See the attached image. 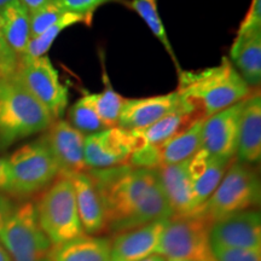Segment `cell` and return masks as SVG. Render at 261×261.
<instances>
[{"instance_id": "6da1fadb", "label": "cell", "mask_w": 261, "mask_h": 261, "mask_svg": "<svg viewBox=\"0 0 261 261\" xmlns=\"http://www.w3.org/2000/svg\"><path fill=\"white\" fill-rule=\"evenodd\" d=\"M102 197L107 230H133L173 217L156 169L129 165L87 169Z\"/></svg>"}, {"instance_id": "7a4b0ae2", "label": "cell", "mask_w": 261, "mask_h": 261, "mask_svg": "<svg viewBox=\"0 0 261 261\" xmlns=\"http://www.w3.org/2000/svg\"><path fill=\"white\" fill-rule=\"evenodd\" d=\"M175 91L181 103L202 119L242 102L252 94V87L248 86L227 57L205 69L180 70Z\"/></svg>"}, {"instance_id": "3957f363", "label": "cell", "mask_w": 261, "mask_h": 261, "mask_svg": "<svg viewBox=\"0 0 261 261\" xmlns=\"http://www.w3.org/2000/svg\"><path fill=\"white\" fill-rule=\"evenodd\" d=\"M47 109L14 75L0 77V145L44 132L54 122Z\"/></svg>"}, {"instance_id": "277c9868", "label": "cell", "mask_w": 261, "mask_h": 261, "mask_svg": "<svg viewBox=\"0 0 261 261\" xmlns=\"http://www.w3.org/2000/svg\"><path fill=\"white\" fill-rule=\"evenodd\" d=\"M260 200L261 184L256 171L233 160L213 194L195 214L212 225L240 212L255 210Z\"/></svg>"}, {"instance_id": "5b68a950", "label": "cell", "mask_w": 261, "mask_h": 261, "mask_svg": "<svg viewBox=\"0 0 261 261\" xmlns=\"http://www.w3.org/2000/svg\"><path fill=\"white\" fill-rule=\"evenodd\" d=\"M40 227L54 247L83 236L73 185L68 175L60 174L45 189L35 203Z\"/></svg>"}, {"instance_id": "8992f818", "label": "cell", "mask_w": 261, "mask_h": 261, "mask_svg": "<svg viewBox=\"0 0 261 261\" xmlns=\"http://www.w3.org/2000/svg\"><path fill=\"white\" fill-rule=\"evenodd\" d=\"M0 244L12 261H52L54 246L39 225L32 202L17 205L0 231Z\"/></svg>"}, {"instance_id": "52a82bcc", "label": "cell", "mask_w": 261, "mask_h": 261, "mask_svg": "<svg viewBox=\"0 0 261 261\" xmlns=\"http://www.w3.org/2000/svg\"><path fill=\"white\" fill-rule=\"evenodd\" d=\"M11 174L10 194L31 196L54 182L61 169L44 139L28 143L8 159Z\"/></svg>"}, {"instance_id": "ba28073f", "label": "cell", "mask_w": 261, "mask_h": 261, "mask_svg": "<svg viewBox=\"0 0 261 261\" xmlns=\"http://www.w3.org/2000/svg\"><path fill=\"white\" fill-rule=\"evenodd\" d=\"M211 225L201 215L168 219L156 254L166 260L215 261L210 242Z\"/></svg>"}, {"instance_id": "9c48e42d", "label": "cell", "mask_w": 261, "mask_h": 261, "mask_svg": "<svg viewBox=\"0 0 261 261\" xmlns=\"http://www.w3.org/2000/svg\"><path fill=\"white\" fill-rule=\"evenodd\" d=\"M15 76L47 109L54 120H60L68 106V89L60 81L50 58L19 57Z\"/></svg>"}, {"instance_id": "30bf717a", "label": "cell", "mask_w": 261, "mask_h": 261, "mask_svg": "<svg viewBox=\"0 0 261 261\" xmlns=\"http://www.w3.org/2000/svg\"><path fill=\"white\" fill-rule=\"evenodd\" d=\"M140 146L135 130L119 126L107 127L85 137V165L87 169H103L127 165Z\"/></svg>"}, {"instance_id": "8fae6325", "label": "cell", "mask_w": 261, "mask_h": 261, "mask_svg": "<svg viewBox=\"0 0 261 261\" xmlns=\"http://www.w3.org/2000/svg\"><path fill=\"white\" fill-rule=\"evenodd\" d=\"M210 242L213 248L261 250V214L248 210L232 214L210 227Z\"/></svg>"}, {"instance_id": "7c38bea8", "label": "cell", "mask_w": 261, "mask_h": 261, "mask_svg": "<svg viewBox=\"0 0 261 261\" xmlns=\"http://www.w3.org/2000/svg\"><path fill=\"white\" fill-rule=\"evenodd\" d=\"M243 102L214 114L203 121L201 150L207 155L234 160Z\"/></svg>"}, {"instance_id": "4fadbf2b", "label": "cell", "mask_w": 261, "mask_h": 261, "mask_svg": "<svg viewBox=\"0 0 261 261\" xmlns=\"http://www.w3.org/2000/svg\"><path fill=\"white\" fill-rule=\"evenodd\" d=\"M42 137L60 166V174L70 175L87 171L85 165V135L67 120H55Z\"/></svg>"}, {"instance_id": "5bb4252c", "label": "cell", "mask_w": 261, "mask_h": 261, "mask_svg": "<svg viewBox=\"0 0 261 261\" xmlns=\"http://www.w3.org/2000/svg\"><path fill=\"white\" fill-rule=\"evenodd\" d=\"M180 104L177 91L154 97L125 98L117 126L128 130L143 129L177 109Z\"/></svg>"}, {"instance_id": "9a60e30c", "label": "cell", "mask_w": 261, "mask_h": 261, "mask_svg": "<svg viewBox=\"0 0 261 261\" xmlns=\"http://www.w3.org/2000/svg\"><path fill=\"white\" fill-rule=\"evenodd\" d=\"M167 220H158L116 233L112 241V261H139L156 254Z\"/></svg>"}, {"instance_id": "2e32d148", "label": "cell", "mask_w": 261, "mask_h": 261, "mask_svg": "<svg viewBox=\"0 0 261 261\" xmlns=\"http://www.w3.org/2000/svg\"><path fill=\"white\" fill-rule=\"evenodd\" d=\"M156 172L173 217H188L194 214V188L190 159L174 165L161 166L156 168Z\"/></svg>"}, {"instance_id": "e0dca14e", "label": "cell", "mask_w": 261, "mask_h": 261, "mask_svg": "<svg viewBox=\"0 0 261 261\" xmlns=\"http://www.w3.org/2000/svg\"><path fill=\"white\" fill-rule=\"evenodd\" d=\"M73 185L76 210L84 232L90 236L107 230L106 211L99 191L89 172L68 175Z\"/></svg>"}, {"instance_id": "ac0fdd59", "label": "cell", "mask_w": 261, "mask_h": 261, "mask_svg": "<svg viewBox=\"0 0 261 261\" xmlns=\"http://www.w3.org/2000/svg\"><path fill=\"white\" fill-rule=\"evenodd\" d=\"M236 161L256 165L261 160V96L254 92L246 98L241 112Z\"/></svg>"}, {"instance_id": "d6986e66", "label": "cell", "mask_w": 261, "mask_h": 261, "mask_svg": "<svg viewBox=\"0 0 261 261\" xmlns=\"http://www.w3.org/2000/svg\"><path fill=\"white\" fill-rule=\"evenodd\" d=\"M233 160H225L200 151L190 159V171L194 188V214L213 194Z\"/></svg>"}, {"instance_id": "ffe728a7", "label": "cell", "mask_w": 261, "mask_h": 261, "mask_svg": "<svg viewBox=\"0 0 261 261\" xmlns=\"http://www.w3.org/2000/svg\"><path fill=\"white\" fill-rule=\"evenodd\" d=\"M228 60L248 86H259L261 81V29L236 34Z\"/></svg>"}, {"instance_id": "44dd1931", "label": "cell", "mask_w": 261, "mask_h": 261, "mask_svg": "<svg viewBox=\"0 0 261 261\" xmlns=\"http://www.w3.org/2000/svg\"><path fill=\"white\" fill-rule=\"evenodd\" d=\"M203 121L204 119L196 120L167 142L154 146L159 167L184 162L200 151Z\"/></svg>"}, {"instance_id": "7402d4cb", "label": "cell", "mask_w": 261, "mask_h": 261, "mask_svg": "<svg viewBox=\"0 0 261 261\" xmlns=\"http://www.w3.org/2000/svg\"><path fill=\"white\" fill-rule=\"evenodd\" d=\"M52 261H112V241L84 233L54 247Z\"/></svg>"}, {"instance_id": "603a6c76", "label": "cell", "mask_w": 261, "mask_h": 261, "mask_svg": "<svg viewBox=\"0 0 261 261\" xmlns=\"http://www.w3.org/2000/svg\"><path fill=\"white\" fill-rule=\"evenodd\" d=\"M198 119L202 117L181 103L177 109L161 117L152 125L135 132L140 140V145L156 146L167 142Z\"/></svg>"}, {"instance_id": "cb8c5ba5", "label": "cell", "mask_w": 261, "mask_h": 261, "mask_svg": "<svg viewBox=\"0 0 261 261\" xmlns=\"http://www.w3.org/2000/svg\"><path fill=\"white\" fill-rule=\"evenodd\" d=\"M3 19V31L10 47L18 57H22L31 40V22L29 11L21 2L8 6L0 12Z\"/></svg>"}, {"instance_id": "d4e9b609", "label": "cell", "mask_w": 261, "mask_h": 261, "mask_svg": "<svg viewBox=\"0 0 261 261\" xmlns=\"http://www.w3.org/2000/svg\"><path fill=\"white\" fill-rule=\"evenodd\" d=\"M92 15H83L76 14V12L65 11L64 15L58 19L56 23H54L50 28H47L44 33L38 35L37 38H32L29 40L28 47L25 50L23 56L27 57H42L50 50L51 45L56 40L61 32L64 29L71 27V25L85 23L90 25L92 23Z\"/></svg>"}, {"instance_id": "484cf974", "label": "cell", "mask_w": 261, "mask_h": 261, "mask_svg": "<svg viewBox=\"0 0 261 261\" xmlns=\"http://www.w3.org/2000/svg\"><path fill=\"white\" fill-rule=\"evenodd\" d=\"M104 89L99 93H87L90 102L96 110L97 115L102 120L106 127L117 126L120 113H121L125 98L120 96L113 87L107 73L103 74Z\"/></svg>"}, {"instance_id": "4316f807", "label": "cell", "mask_w": 261, "mask_h": 261, "mask_svg": "<svg viewBox=\"0 0 261 261\" xmlns=\"http://www.w3.org/2000/svg\"><path fill=\"white\" fill-rule=\"evenodd\" d=\"M128 6L129 9L136 11L139 15V17L145 22L148 28L155 35V38L161 42L163 47L166 48V51L169 54V56H171L172 61L174 62V65L177 67L178 71H180L181 69L179 67V62L177 57H175L174 51H173L167 32L165 29V24H163L162 19L159 15L158 0H130L128 3Z\"/></svg>"}, {"instance_id": "83f0119b", "label": "cell", "mask_w": 261, "mask_h": 261, "mask_svg": "<svg viewBox=\"0 0 261 261\" xmlns=\"http://www.w3.org/2000/svg\"><path fill=\"white\" fill-rule=\"evenodd\" d=\"M67 122L85 136L92 135L107 128L97 115L96 110L90 102L87 93L75 102L68 110Z\"/></svg>"}, {"instance_id": "f1b7e54d", "label": "cell", "mask_w": 261, "mask_h": 261, "mask_svg": "<svg viewBox=\"0 0 261 261\" xmlns=\"http://www.w3.org/2000/svg\"><path fill=\"white\" fill-rule=\"evenodd\" d=\"M65 10L57 0H50L41 8L29 12V22H31V39L37 38L41 33H44L52 24L56 23Z\"/></svg>"}, {"instance_id": "f546056e", "label": "cell", "mask_w": 261, "mask_h": 261, "mask_svg": "<svg viewBox=\"0 0 261 261\" xmlns=\"http://www.w3.org/2000/svg\"><path fill=\"white\" fill-rule=\"evenodd\" d=\"M19 57L15 54L6 41L3 31V19L0 17V77L11 76L15 74Z\"/></svg>"}, {"instance_id": "4dcf8cb0", "label": "cell", "mask_w": 261, "mask_h": 261, "mask_svg": "<svg viewBox=\"0 0 261 261\" xmlns=\"http://www.w3.org/2000/svg\"><path fill=\"white\" fill-rule=\"evenodd\" d=\"M215 261H261V250H241L213 248Z\"/></svg>"}, {"instance_id": "1f68e13d", "label": "cell", "mask_w": 261, "mask_h": 261, "mask_svg": "<svg viewBox=\"0 0 261 261\" xmlns=\"http://www.w3.org/2000/svg\"><path fill=\"white\" fill-rule=\"evenodd\" d=\"M57 2L65 11L93 16V12L100 5L109 2H117V0H57Z\"/></svg>"}, {"instance_id": "d6a6232c", "label": "cell", "mask_w": 261, "mask_h": 261, "mask_svg": "<svg viewBox=\"0 0 261 261\" xmlns=\"http://www.w3.org/2000/svg\"><path fill=\"white\" fill-rule=\"evenodd\" d=\"M254 29H261V0H252L246 17L241 22L237 34Z\"/></svg>"}, {"instance_id": "836d02e7", "label": "cell", "mask_w": 261, "mask_h": 261, "mask_svg": "<svg viewBox=\"0 0 261 261\" xmlns=\"http://www.w3.org/2000/svg\"><path fill=\"white\" fill-rule=\"evenodd\" d=\"M16 208H17V205L15 204L12 198L6 192L0 191V231L8 223L10 217L14 214Z\"/></svg>"}, {"instance_id": "e575fe53", "label": "cell", "mask_w": 261, "mask_h": 261, "mask_svg": "<svg viewBox=\"0 0 261 261\" xmlns=\"http://www.w3.org/2000/svg\"><path fill=\"white\" fill-rule=\"evenodd\" d=\"M0 191H11V174L8 159L0 158Z\"/></svg>"}, {"instance_id": "d590c367", "label": "cell", "mask_w": 261, "mask_h": 261, "mask_svg": "<svg viewBox=\"0 0 261 261\" xmlns=\"http://www.w3.org/2000/svg\"><path fill=\"white\" fill-rule=\"evenodd\" d=\"M19 2L23 4L29 12L34 11L39 8H41L42 5H45L46 3L50 2V0H19Z\"/></svg>"}, {"instance_id": "8d00e7d4", "label": "cell", "mask_w": 261, "mask_h": 261, "mask_svg": "<svg viewBox=\"0 0 261 261\" xmlns=\"http://www.w3.org/2000/svg\"><path fill=\"white\" fill-rule=\"evenodd\" d=\"M19 0H0V12L3 11V10L8 8V6L15 4V3H18Z\"/></svg>"}, {"instance_id": "74e56055", "label": "cell", "mask_w": 261, "mask_h": 261, "mask_svg": "<svg viewBox=\"0 0 261 261\" xmlns=\"http://www.w3.org/2000/svg\"><path fill=\"white\" fill-rule=\"evenodd\" d=\"M0 261H12L11 257L9 255V253L6 252L2 244H0Z\"/></svg>"}, {"instance_id": "f35d334b", "label": "cell", "mask_w": 261, "mask_h": 261, "mask_svg": "<svg viewBox=\"0 0 261 261\" xmlns=\"http://www.w3.org/2000/svg\"><path fill=\"white\" fill-rule=\"evenodd\" d=\"M139 261H166V259L163 256L159 255V254H152V255H150L148 257H145V259L139 260Z\"/></svg>"}, {"instance_id": "ab89813d", "label": "cell", "mask_w": 261, "mask_h": 261, "mask_svg": "<svg viewBox=\"0 0 261 261\" xmlns=\"http://www.w3.org/2000/svg\"><path fill=\"white\" fill-rule=\"evenodd\" d=\"M166 261H185V260H166Z\"/></svg>"}]
</instances>
